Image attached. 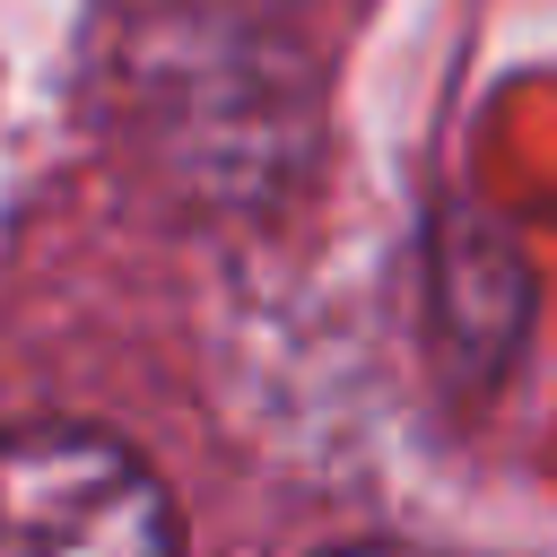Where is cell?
<instances>
[{"label": "cell", "mask_w": 557, "mask_h": 557, "mask_svg": "<svg viewBox=\"0 0 557 557\" xmlns=\"http://www.w3.org/2000/svg\"><path fill=\"white\" fill-rule=\"evenodd\" d=\"M322 557H426V548H400V540H357V548H322Z\"/></svg>", "instance_id": "2"}, {"label": "cell", "mask_w": 557, "mask_h": 557, "mask_svg": "<svg viewBox=\"0 0 557 557\" xmlns=\"http://www.w3.org/2000/svg\"><path fill=\"white\" fill-rule=\"evenodd\" d=\"M0 557H183L165 479L104 426H0Z\"/></svg>", "instance_id": "1"}]
</instances>
